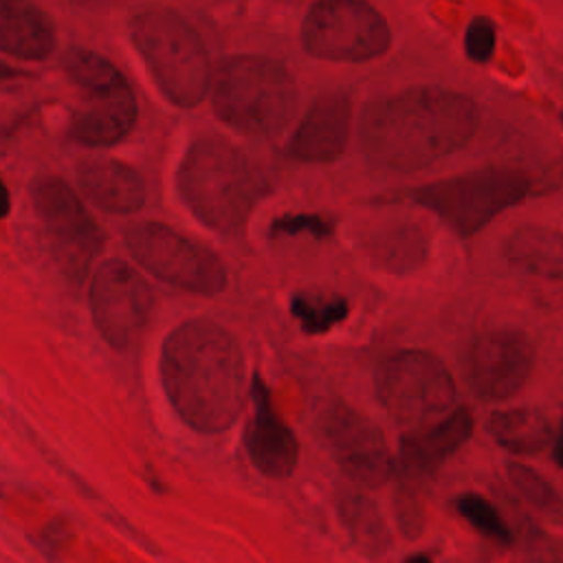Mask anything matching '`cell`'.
<instances>
[{
    "mask_svg": "<svg viewBox=\"0 0 563 563\" xmlns=\"http://www.w3.org/2000/svg\"><path fill=\"white\" fill-rule=\"evenodd\" d=\"M57 29L35 0H0V53L40 62L53 55Z\"/></svg>",
    "mask_w": 563,
    "mask_h": 563,
    "instance_id": "d6986e66",
    "label": "cell"
},
{
    "mask_svg": "<svg viewBox=\"0 0 563 563\" xmlns=\"http://www.w3.org/2000/svg\"><path fill=\"white\" fill-rule=\"evenodd\" d=\"M532 191L530 174L512 167H486L427 183L411 200L438 216L455 235L471 238Z\"/></svg>",
    "mask_w": 563,
    "mask_h": 563,
    "instance_id": "52a82bcc",
    "label": "cell"
},
{
    "mask_svg": "<svg viewBox=\"0 0 563 563\" xmlns=\"http://www.w3.org/2000/svg\"><path fill=\"white\" fill-rule=\"evenodd\" d=\"M20 77H29V73L15 68V66H9L4 62H0V81H9V79H20Z\"/></svg>",
    "mask_w": 563,
    "mask_h": 563,
    "instance_id": "83f0119b",
    "label": "cell"
},
{
    "mask_svg": "<svg viewBox=\"0 0 563 563\" xmlns=\"http://www.w3.org/2000/svg\"><path fill=\"white\" fill-rule=\"evenodd\" d=\"M128 31L154 86L172 106L191 110L205 101L213 68L200 33L185 15L147 7L132 13Z\"/></svg>",
    "mask_w": 563,
    "mask_h": 563,
    "instance_id": "5b68a950",
    "label": "cell"
},
{
    "mask_svg": "<svg viewBox=\"0 0 563 563\" xmlns=\"http://www.w3.org/2000/svg\"><path fill=\"white\" fill-rule=\"evenodd\" d=\"M301 44L325 62H372L389 51L391 29L367 0H314L301 24Z\"/></svg>",
    "mask_w": 563,
    "mask_h": 563,
    "instance_id": "30bf717a",
    "label": "cell"
},
{
    "mask_svg": "<svg viewBox=\"0 0 563 563\" xmlns=\"http://www.w3.org/2000/svg\"><path fill=\"white\" fill-rule=\"evenodd\" d=\"M325 444L341 471L361 484L383 486L394 468V457L383 431L361 411L336 405L328 411Z\"/></svg>",
    "mask_w": 563,
    "mask_h": 563,
    "instance_id": "5bb4252c",
    "label": "cell"
},
{
    "mask_svg": "<svg viewBox=\"0 0 563 563\" xmlns=\"http://www.w3.org/2000/svg\"><path fill=\"white\" fill-rule=\"evenodd\" d=\"M405 563H433V561L429 554H411V556H407Z\"/></svg>",
    "mask_w": 563,
    "mask_h": 563,
    "instance_id": "f546056e",
    "label": "cell"
},
{
    "mask_svg": "<svg viewBox=\"0 0 563 563\" xmlns=\"http://www.w3.org/2000/svg\"><path fill=\"white\" fill-rule=\"evenodd\" d=\"M62 70L79 90L68 136L88 147L121 143L139 121L136 95L125 75L108 57L88 48L64 53Z\"/></svg>",
    "mask_w": 563,
    "mask_h": 563,
    "instance_id": "8992f818",
    "label": "cell"
},
{
    "mask_svg": "<svg viewBox=\"0 0 563 563\" xmlns=\"http://www.w3.org/2000/svg\"><path fill=\"white\" fill-rule=\"evenodd\" d=\"M77 183L95 207L114 216L134 213L145 205V183L141 174L114 158L84 161L77 167Z\"/></svg>",
    "mask_w": 563,
    "mask_h": 563,
    "instance_id": "ac0fdd59",
    "label": "cell"
},
{
    "mask_svg": "<svg viewBox=\"0 0 563 563\" xmlns=\"http://www.w3.org/2000/svg\"><path fill=\"white\" fill-rule=\"evenodd\" d=\"M532 345L519 328H495L473 339L466 374L475 396L508 400L519 396L532 374Z\"/></svg>",
    "mask_w": 563,
    "mask_h": 563,
    "instance_id": "4fadbf2b",
    "label": "cell"
},
{
    "mask_svg": "<svg viewBox=\"0 0 563 563\" xmlns=\"http://www.w3.org/2000/svg\"><path fill=\"white\" fill-rule=\"evenodd\" d=\"M244 449L251 464L268 479H288L299 464V440L277 409L268 385L255 372L249 383V418Z\"/></svg>",
    "mask_w": 563,
    "mask_h": 563,
    "instance_id": "9a60e30c",
    "label": "cell"
},
{
    "mask_svg": "<svg viewBox=\"0 0 563 563\" xmlns=\"http://www.w3.org/2000/svg\"><path fill=\"white\" fill-rule=\"evenodd\" d=\"M158 374L169 407L198 433L233 427L249 398L251 380L235 334L207 317L187 319L163 339Z\"/></svg>",
    "mask_w": 563,
    "mask_h": 563,
    "instance_id": "6da1fadb",
    "label": "cell"
},
{
    "mask_svg": "<svg viewBox=\"0 0 563 563\" xmlns=\"http://www.w3.org/2000/svg\"><path fill=\"white\" fill-rule=\"evenodd\" d=\"M490 438L506 451L534 455L554 442V424L539 407H508L488 416Z\"/></svg>",
    "mask_w": 563,
    "mask_h": 563,
    "instance_id": "ffe728a7",
    "label": "cell"
},
{
    "mask_svg": "<svg viewBox=\"0 0 563 563\" xmlns=\"http://www.w3.org/2000/svg\"><path fill=\"white\" fill-rule=\"evenodd\" d=\"M497 46V26L486 15H475L464 31V51L473 62H488Z\"/></svg>",
    "mask_w": 563,
    "mask_h": 563,
    "instance_id": "484cf974",
    "label": "cell"
},
{
    "mask_svg": "<svg viewBox=\"0 0 563 563\" xmlns=\"http://www.w3.org/2000/svg\"><path fill=\"white\" fill-rule=\"evenodd\" d=\"M176 189L189 213L224 238L246 231L260 198L251 161L220 134H205L189 143L176 169Z\"/></svg>",
    "mask_w": 563,
    "mask_h": 563,
    "instance_id": "3957f363",
    "label": "cell"
},
{
    "mask_svg": "<svg viewBox=\"0 0 563 563\" xmlns=\"http://www.w3.org/2000/svg\"><path fill=\"white\" fill-rule=\"evenodd\" d=\"M350 136L352 99L345 92H328L308 106L290 134L288 154L303 163H328L343 154Z\"/></svg>",
    "mask_w": 563,
    "mask_h": 563,
    "instance_id": "2e32d148",
    "label": "cell"
},
{
    "mask_svg": "<svg viewBox=\"0 0 563 563\" xmlns=\"http://www.w3.org/2000/svg\"><path fill=\"white\" fill-rule=\"evenodd\" d=\"M475 418L466 405L453 407L442 418L400 435L398 462L413 477L433 475L473 433Z\"/></svg>",
    "mask_w": 563,
    "mask_h": 563,
    "instance_id": "e0dca14e",
    "label": "cell"
},
{
    "mask_svg": "<svg viewBox=\"0 0 563 563\" xmlns=\"http://www.w3.org/2000/svg\"><path fill=\"white\" fill-rule=\"evenodd\" d=\"M479 106L464 92L407 88L369 101L361 114V150L387 169H422L464 150L479 130Z\"/></svg>",
    "mask_w": 563,
    "mask_h": 563,
    "instance_id": "7a4b0ae2",
    "label": "cell"
},
{
    "mask_svg": "<svg viewBox=\"0 0 563 563\" xmlns=\"http://www.w3.org/2000/svg\"><path fill=\"white\" fill-rule=\"evenodd\" d=\"M11 211V194L7 183L0 178V218H7Z\"/></svg>",
    "mask_w": 563,
    "mask_h": 563,
    "instance_id": "4316f807",
    "label": "cell"
},
{
    "mask_svg": "<svg viewBox=\"0 0 563 563\" xmlns=\"http://www.w3.org/2000/svg\"><path fill=\"white\" fill-rule=\"evenodd\" d=\"M508 477L512 482V486L521 493V497H526L530 504H534L541 510H552L559 501L556 493L552 490V486L548 484V479H543L539 473H534L532 468L523 466V464H510L508 468Z\"/></svg>",
    "mask_w": 563,
    "mask_h": 563,
    "instance_id": "d4e9b609",
    "label": "cell"
},
{
    "mask_svg": "<svg viewBox=\"0 0 563 563\" xmlns=\"http://www.w3.org/2000/svg\"><path fill=\"white\" fill-rule=\"evenodd\" d=\"M90 314L103 341L123 352L141 343L152 312L154 290L147 279L125 260H103L90 279Z\"/></svg>",
    "mask_w": 563,
    "mask_h": 563,
    "instance_id": "7c38bea8",
    "label": "cell"
},
{
    "mask_svg": "<svg viewBox=\"0 0 563 563\" xmlns=\"http://www.w3.org/2000/svg\"><path fill=\"white\" fill-rule=\"evenodd\" d=\"M75 2H97V0H75Z\"/></svg>",
    "mask_w": 563,
    "mask_h": 563,
    "instance_id": "4dcf8cb0",
    "label": "cell"
},
{
    "mask_svg": "<svg viewBox=\"0 0 563 563\" xmlns=\"http://www.w3.org/2000/svg\"><path fill=\"white\" fill-rule=\"evenodd\" d=\"M31 202L59 268L81 282L106 244L101 227L59 176H40L31 187Z\"/></svg>",
    "mask_w": 563,
    "mask_h": 563,
    "instance_id": "8fae6325",
    "label": "cell"
},
{
    "mask_svg": "<svg viewBox=\"0 0 563 563\" xmlns=\"http://www.w3.org/2000/svg\"><path fill=\"white\" fill-rule=\"evenodd\" d=\"M288 306L306 334H325L350 312L347 297L334 290H299Z\"/></svg>",
    "mask_w": 563,
    "mask_h": 563,
    "instance_id": "7402d4cb",
    "label": "cell"
},
{
    "mask_svg": "<svg viewBox=\"0 0 563 563\" xmlns=\"http://www.w3.org/2000/svg\"><path fill=\"white\" fill-rule=\"evenodd\" d=\"M504 253L510 264L545 279H563V231L526 224L515 229Z\"/></svg>",
    "mask_w": 563,
    "mask_h": 563,
    "instance_id": "44dd1931",
    "label": "cell"
},
{
    "mask_svg": "<svg viewBox=\"0 0 563 563\" xmlns=\"http://www.w3.org/2000/svg\"><path fill=\"white\" fill-rule=\"evenodd\" d=\"M453 506H455V512L475 532H479L486 539H493L501 545H512L515 537H512L506 519L501 517V512L495 508L493 501H488L486 497H482L477 493H462L460 497H455Z\"/></svg>",
    "mask_w": 563,
    "mask_h": 563,
    "instance_id": "603a6c76",
    "label": "cell"
},
{
    "mask_svg": "<svg viewBox=\"0 0 563 563\" xmlns=\"http://www.w3.org/2000/svg\"><path fill=\"white\" fill-rule=\"evenodd\" d=\"M306 233L317 240H325L334 233V222L319 213H284L275 218L268 227L271 238L306 235Z\"/></svg>",
    "mask_w": 563,
    "mask_h": 563,
    "instance_id": "cb8c5ba5",
    "label": "cell"
},
{
    "mask_svg": "<svg viewBox=\"0 0 563 563\" xmlns=\"http://www.w3.org/2000/svg\"><path fill=\"white\" fill-rule=\"evenodd\" d=\"M455 396V378L427 350H400L387 356L376 374V398L405 431L449 413Z\"/></svg>",
    "mask_w": 563,
    "mask_h": 563,
    "instance_id": "9c48e42d",
    "label": "cell"
},
{
    "mask_svg": "<svg viewBox=\"0 0 563 563\" xmlns=\"http://www.w3.org/2000/svg\"><path fill=\"white\" fill-rule=\"evenodd\" d=\"M299 86L290 70L264 55L222 59L211 77L216 117L244 136L282 134L299 110Z\"/></svg>",
    "mask_w": 563,
    "mask_h": 563,
    "instance_id": "277c9868",
    "label": "cell"
},
{
    "mask_svg": "<svg viewBox=\"0 0 563 563\" xmlns=\"http://www.w3.org/2000/svg\"><path fill=\"white\" fill-rule=\"evenodd\" d=\"M554 451H552V455H554V460H556V464L563 468V420H561V427H559V431L554 433Z\"/></svg>",
    "mask_w": 563,
    "mask_h": 563,
    "instance_id": "f1b7e54d",
    "label": "cell"
},
{
    "mask_svg": "<svg viewBox=\"0 0 563 563\" xmlns=\"http://www.w3.org/2000/svg\"><path fill=\"white\" fill-rule=\"evenodd\" d=\"M125 244L132 260L167 286L207 297L227 288L229 273L222 257L165 222L141 220L128 224Z\"/></svg>",
    "mask_w": 563,
    "mask_h": 563,
    "instance_id": "ba28073f",
    "label": "cell"
}]
</instances>
